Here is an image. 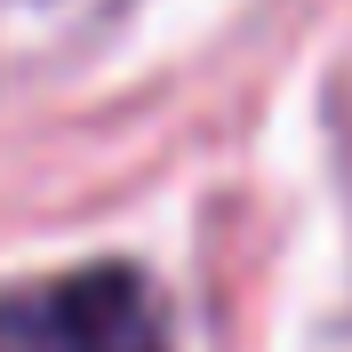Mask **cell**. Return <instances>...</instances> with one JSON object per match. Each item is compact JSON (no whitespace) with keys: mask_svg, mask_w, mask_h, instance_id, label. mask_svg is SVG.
I'll return each mask as SVG.
<instances>
[{"mask_svg":"<svg viewBox=\"0 0 352 352\" xmlns=\"http://www.w3.org/2000/svg\"><path fill=\"white\" fill-rule=\"evenodd\" d=\"M48 344L56 352H168L160 305L136 272H80V280L48 288Z\"/></svg>","mask_w":352,"mask_h":352,"instance_id":"6da1fadb","label":"cell"}]
</instances>
